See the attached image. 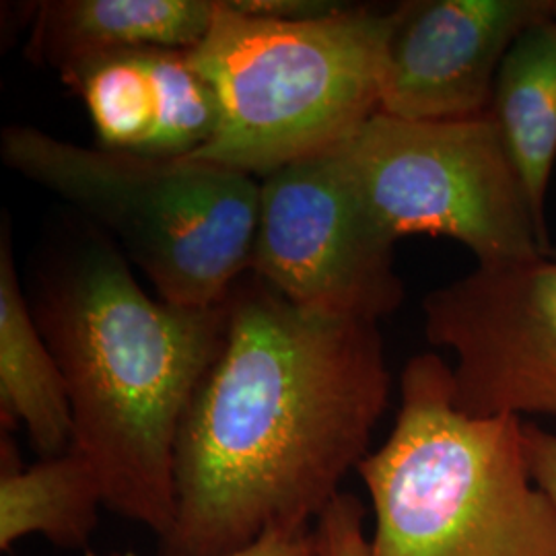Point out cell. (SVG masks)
<instances>
[{"label":"cell","mask_w":556,"mask_h":556,"mask_svg":"<svg viewBox=\"0 0 556 556\" xmlns=\"http://www.w3.org/2000/svg\"><path fill=\"white\" fill-rule=\"evenodd\" d=\"M31 309L59 361L73 445L103 505L163 538L176 514V447L188 408L219 355L227 299L178 307L140 289L100 229L43 264Z\"/></svg>","instance_id":"cell-2"},{"label":"cell","mask_w":556,"mask_h":556,"mask_svg":"<svg viewBox=\"0 0 556 556\" xmlns=\"http://www.w3.org/2000/svg\"><path fill=\"white\" fill-rule=\"evenodd\" d=\"M422 314L427 340L456 355L459 410L556 418V260L478 264L431 291Z\"/></svg>","instance_id":"cell-8"},{"label":"cell","mask_w":556,"mask_h":556,"mask_svg":"<svg viewBox=\"0 0 556 556\" xmlns=\"http://www.w3.org/2000/svg\"><path fill=\"white\" fill-rule=\"evenodd\" d=\"M491 112L538 215L556 161V21L528 27L501 62Z\"/></svg>","instance_id":"cell-13"},{"label":"cell","mask_w":556,"mask_h":556,"mask_svg":"<svg viewBox=\"0 0 556 556\" xmlns=\"http://www.w3.org/2000/svg\"><path fill=\"white\" fill-rule=\"evenodd\" d=\"M0 417L21 422L41 459L73 445V415L59 361L21 291L9 223L0 238Z\"/></svg>","instance_id":"cell-12"},{"label":"cell","mask_w":556,"mask_h":556,"mask_svg":"<svg viewBox=\"0 0 556 556\" xmlns=\"http://www.w3.org/2000/svg\"><path fill=\"white\" fill-rule=\"evenodd\" d=\"M357 472L371 556H556V507L530 472L523 420L459 410L435 353L402 369L394 429Z\"/></svg>","instance_id":"cell-3"},{"label":"cell","mask_w":556,"mask_h":556,"mask_svg":"<svg viewBox=\"0 0 556 556\" xmlns=\"http://www.w3.org/2000/svg\"><path fill=\"white\" fill-rule=\"evenodd\" d=\"M392 392L378 321L303 309L248 273L176 447L163 556H223L309 528L369 456Z\"/></svg>","instance_id":"cell-1"},{"label":"cell","mask_w":556,"mask_h":556,"mask_svg":"<svg viewBox=\"0 0 556 556\" xmlns=\"http://www.w3.org/2000/svg\"><path fill=\"white\" fill-rule=\"evenodd\" d=\"M553 20L556 21V0H555V13H553Z\"/></svg>","instance_id":"cell-19"},{"label":"cell","mask_w":556,"mask_h":556,"mask_svg":"<svg viewBox=\"0 0 556 556\" xmlns=\"http://www.w3.org/2000/svg\"><path fill=\"white\" fill-rule=\"evenodd\" d=\"M2 161L105 227L178 307H215L250 273L260 179L194 157L89 149L36 126H7Z\"/></svg>","instance_id":"cell-5"},{"label":"cell","mask_w":556,"mask_h":556,"mask_svg":"<svg viewBox=\"0 0 556 556\" xmlns=\"http://www.w3.org/2000/svg\"><path fill=\"white\" fill-rule=\"evenodd\" d=\"M108 556H135L114 553ZM223 556H316V538L312 528H270L252 544Z\"/></svg>","instance_id":"cell-16"},{"label":"cell","mask_w":556,"mask_h":556,"mask_svg":"<svg viewBox=\"0 0 556 556\" xmlns=\"http://www.w3.org/2000/svg\"><path fill=\"white\" fill-rule=\"evenodd\" d=\"M101 505L100 482L75 450L21 468L13 443L2 439L0 548L4 553L36 532L56 546H85L98 526Z\"/></svg>","instance_id":"cell-14"},{"label":"cell","mask_w":556,"mask_h":556,"mask_svg":"<svg viewBox=\"0 0 556 556\" xmlns=\"http://www.w3.org/2000/svg\"><path fill=\"white\" fill-rule=\"evenodd\" d=\"M338 151L361 199L394 239H456L478 264L553 254L544 217L491 110L456 119L378 112Z\"/></svg>","instance_id":"cell-6"},{"label":"cell","mask_w":556,"mask_h":556,"mask_svg":"<svg viewBox=\"0 0 556 556\" xmlns=\"http://www.w3.org/2000/svg\"><path fill=\"white\" fill-rule=\"evenodd\" d=\"M217 9L219 0H48L36 9L25 54L62 75L124 50H192Z\"/></svg>","instance_id":"cell-11"},{"label":"cell","mask_w":556,"mask_h":556,"mask_svg":"<svg viewBox=\"0 0 556 556\" xmlns=\"http://www.w3.org/2000/svg\"><path fill=\"white\" fill-rule=\"evenodd\" d=\"M236 11L262 20H316L337 11L340 4L326 0H227Z\"/></svg>","instance_id":"cell-18"},{"label":"cell","mask_w":556,"mask_h":556,"mask_svg":"<svg viewBox=\"0 0 556 556\" xmlns=\"http://www.w3.org/2000/svg\"><path fill=\"white\" fill-rule=\"evenodd\" d=\"M60 79L85 103L101 149L192 157L219 126L217 93L190 50L114 52L80 62Z\"/></svg>","instance_id":"cell-10"},{"label":"cell","mask_w":556,"mask_h":556,"mask_svg":"<svg viewBox=\"0 0 556 556\" xmlns=\"http://www.w3.org/2000/svg\"><path fill=\"white\" fill-rule=\"evenodd\" d=\"M555 0H413L392 11L379 112L470 118L491 110L501 62Z\"/></svg>","instance_id":"cell-9"},{"label":"cell","mask_w":556,"mask_h":556,"mask_svg":"<svg viewBox=\"0 0 556 556\" xmlns=\"http://www.w3.org/2000/svg\"><path fill=\"white\" fill-rule=\"evenodd\" d=\"M396 241L361 199L338 147L260 179L250 273L303 309L365 321L396 312Z\"/></svg>","instance_id":"cell-7"},{"label":"cell","mask_w":556,"mask_h":556,"mask_svg":"<svg viewBox=\"0 0 556 556\" xmlns=\"http://www.w3.org/2000/svg\"><path fill=\"white\" fill-rule=\"evenodd\" d=\"M392 11L338 7L316 20L252 17L220 2L190 59L219 100L192 157L254 178L337 149L379 112Z\"/></svg>","instance_id":"cell-4"},{"label":"cell","mask_w":556,"mask_h":556,"mask_svg":"<svg viewBox=\"0 0 556 556\" xmlns=\"http://www.w3.org/2000/svg\"><path fill=\"white\" fill-rule=\"evenodd\" d=\"M316 556H371L365 536V507L355 495L340 493L316 519Z\"/></svg>","instance_id":"cell-15"},{"label":"cell","mask_w":556,"mask_h":556,"mask_svg":"<svg viewBox=\"0 0 556 556\" xmlns=\"http://www.w3.org/2000/svg\"><path fill=\"white\" fill-rule=\"evenodd\" d=\"M523 447L530 472L538 486L548 495L556 507V435L523 420Z\"/></svg>","instance_id":"cell-17"}]
</instances>
